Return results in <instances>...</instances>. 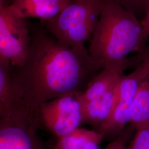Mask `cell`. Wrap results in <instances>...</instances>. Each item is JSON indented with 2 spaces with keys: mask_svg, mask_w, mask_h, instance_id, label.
<instances>
[{
  "mask_svg": "<svg viewBox=\"0 0 149 149\" xmlns=\"http://www.w3.org/2000/svg\"><path fill=\"white\" fill-rule=\"evenodd\" d=\"M50 34L42 29L34 31L26 63L21 67L11 65L12 82L18 101L37 118L42 104L84 91L100 71L85 46L66 47Z\"/></svg>",
  "mask_w": 149,
  "mask_h": 149,
  "instance_id": "6da1fadb",
  "label": "cell"
},
{
  "mask_svg": "<svg viewBox=\"0 0 149 149\" xmlns=\"http://www.w3.org/2000/svg\"><path fill=\"white\" fill-rule=\"evenodd\" d=\"M149 42L137 16L112 0H103L88 49L97 69L123 61L130 53H143Z\"/></svg>",
  "mask_w": 149,
  "mask_h": 149,
  "instance_id": "7a4b0ae2",
  "label": "cell"
},
{
  "mask_svg": "<svg viewBox=\"0 0 149 149\" xmlns=\"http://www.w3.org/2000/svg\"><path fill=\"white\" fill-rule=\"evenodd\" d=\"M103 0H72L58 16L45 22L47 31L69 47L85 46L101 15Z\"/></svg>",
  "mask_w": 149,
  "mask_h": 149,
  "instance_id": "3957f363",
  "label": "cell"
},
{
  "mask_svg": "<svg viewBox=\"0 0 149 149\" xmlns=\"http://www.w3.org/2000/svg\"><path fill=\"white\" fill-rule=\"evenodd\" d=\"M81 93H70L42 104L37 113L40 126L58 139L79 129L84 120Z\"/></svg>",
  "mask_w": 149,
  "mask_h": 149,
  "instance_id": "277c9868",
  "label": "cell"
},
{
  "mask_svg": "<svg viewBox=\"0 0 149 149\" xmlns=\"http://www.w3.org/2000/svg\"><path fill=\"white\" fill-rule=\"evenodd\" d=\"M149 77V42L144 58L132 72L123 75L118 84L117 100L112 114L98 132L104 138L115 139L129 123L130 112L139 87Z\"/></svg>",
  "mask_w": 149,
  "mask_h": 149,
  "instance_id": "5b68a950",
  "label": "cell"
},
{
  "mask_svg": "<svg viewBox=\"0 0 149 149\" xmlns=\"http://www.w3.org/2000/svg\"><path fill=\"white\" fill-rule=\"evenodd\" d=\"M38 119L19 105L0 118V149H51L37 134Z\"/></svg>",
  "mask_w": 149,
  "mask_h": 149,
  "instance_id": "8992f818",
  "label": "cell"
},
{
  "mask_svg": "<svg viewBox=\"0 0 149 149\" xmlns=\"http://www.w3.org/2000/svg\"><path fill=\"white\" fill-rule=\"evenodd\" d=\"M31 40L27 19L5 2L0 3V57L9 60L12 66L21 67L26 63Z\"/></svg>",
  "mask_w": 149,
  "mask_h": 149,
  "instance_id": "52a82bcc",
  "label": "cell"
},
{
  "mask_svg": "<svg viewBox=\"0 0 149 149\" xmlns=\"http://www.w3.org/2000/svg\"><path fill=\"white\" fill-rule=\"evenodd\" d=\"M144 53L145 51L136 54L123 61L101 70L91 80L85 90L82 92L81 98L84 102L99 98L114 88L124 75L125 70L135 68L141 62Z\"/></svg>",
  "mask_w": 149,
  "mask_h": 149,
  "instance_id": "ba28073f",
  "label": "cell"
},
{
  "mask_svg": "<svg viewBox=\"0 0 149 149\" xmlns=\"http://www.w3.org/2000/svg\"><path fill=\"white\" fill-rule=\"evenodd\" d=\"M72 0H13L9 5L17 15L47 22L58 16Z\"/></svg>",
  "mask_w": 149,
  "mask_h": 149,
  "instance_id": "9c48e42d",
  "label": "cell"
},
{
  "mask_svg": "<svg viewBox=\"0 0 149 149\" xmlns=\"http://www.w3.org/2000/svg\"><path fill=\"white\" fill-rule=\"evenodd\" d=\"M118 84L99 98L84 102V124L90 125L98 132L112 114L117 100Z\"/></svg>",
  "mask_w": 149,
  "mask_h": 149,
  "instance_id": "30bf717a",
  "label": "cell"
},
{
  "mask_svg": "<svg viewBox=\"0 0 149 149\" xmlns=\"http://www.w3.org/2000/svg\"><path fill=\"white\" fill-rule=\"evenodd\" d=\"M19 104L12 85L10 62L0 57V118L5 117Z\"/></svg>",
  "mask_w": 149,
  "mask_h": 149,
  "instance_id": "8fae6325",
  "label": "cell"
},
{
  "mask_svg": "<svg viewBox=\"0 0 149 149\" xmlns=\"http://www.w3.org/2000/svg\"><path fill=\"white\" fill-rule=\"evenodd\" d=\"M129 124L134 130L149 126V77L142 82L135 96Z\"/></svg>",
  "mask_w": 149,
  "mask_h": 149,
  "instance_id": "7c38bea8",
  "label": "cell"
},
{
  "mask_svg": "<svg viewBox=\"0 0 149 149\" xmlns=\"http://www.w3.org/2000/svg\"><path fill=\"white\" fill-rule=\"evenodd\" d=\"M87 130L84 128H80L72 133L58 139L56 143L50 146V149H81Z\"/></svg>",
  "mask_w": 149,
  "mask_h": 149,
  "instance_id": "4fadbf2b",
  "label": "cell"
},
{
  "mask_svg": "<svg viewBox=\"0 0 149 149\" xmlns=\"http://www.w3.org/2000/svg\"><path fill=\"white\" fill-rule=\"evenodd\" d=\"M124 149H149V126L135 129L133 138Z\"/></svg>",
  "mask_w": 149,
  "mask_h": 149,
  "instance_id": "5bb4252c",
  "label": "cell"
},
{
  "mask_svg": "<svg viewBox=\"0 0 149 149\" xmlns=\"http://www.w3.org/2000/svg\"><path fill=\"white\" fill-rule=\"evenodd\" d=\"M123 7L133 13L137 17L144 15L147 10L149 0H112Z\"/></svg>",
  "mask_w": 149,
  "mask_h": 149,
  "instance_id": "9a60e30c",
  "label": "cell"
},
{
  "mask_svg": "<svg viewBox=\"0 0 149 149\" xmlns=\"http://www.w3.org/2000/svg\"><path fill=\"white\" fill-rule=\"evenodd\" d=\"M104 136L95 130H87L81 144V149H98Z\"/></svg>",
  "mask_w": 149,
  "mask_h": 149,
  "instance_id": "2e32d148",
  "label": "cell"
},
{
  "mask_svg": "<svg viewBox=\"0 0 149 149\" xmlns=\"http://www.w3.org/2000/svg\"><path fill=\"white\" fill-rule=\"evenodd\" d=\"M132 128L130 126L127 130L124 129L122 133L114 139L104 149H124L127 146V143L129 138L130 130Z\"/></svg>",
  "mask_w": 149,
  "mask_h": 149,
  "instance_id": "e0dca14e",
  "label": "cell"
},
{
  "mask_svg": "<svg viewBox=\"0 0 149 149\" xmlns=\"http://www.w3.org/2000/svg\"><path fill=\"white\" fill-rule=\"evenodd\" d=\"M146 36L149 39V3L144 17L140 20Z\"/></svg>",
  "mask_w": 149,
  "mask_h": 149,
  "instance_id": "ac0fdd59",
  "label": "cell"
},
{
  "mask_svg": "<svg viewBox=\"0 0 149 149\" xmlns=\"http://www.w3.org/2000/svg\"><path fill=\"white\" fill-rule=\"evenodd\" d=\"M5 1L4 0H0V3H3Z\"/></svg>",
  "mask_w": 149,
  "mask_h": 149,
  "instance_id": "d6986e66",
  "label": "cell"
}]
</instances>
